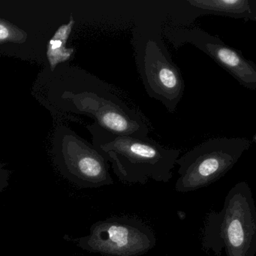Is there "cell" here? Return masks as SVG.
Instances as JSON below:
<instances>
[{"label":"cell","instance_id":"1","mask_svg":"<svg viewBox=\"0 0 256 256\" xmlns=\"http://www.w3.org/2000/svg\"><path fill=\"white\" fill-rule=\"evenodd\" d=\"M48 98L61 108L88 115L114 134L148 137L150 126L137 109L130 107L113 86L82 70L70 72V85L50 83Z\"/></svg>","mask_w":256,"mask_h":256},{"label":"cell","instance_id":"2","mask_svg":"<svg viewBox=\"0 0 256 256\" xmlns=\"http://www.w3.org/2000/svg\"><path fill=\"white\" fill-rule=\"evenodd\" d=\"M94 148L112 164L121 182L144 185L148 181L167 184L180 150L167 148L149 137L114 134L94 122L86 126Z\"/></svg>","mask_w":256,"mask_h":256},{"label":"cell","instance_id":"3","mask_svg":"<svg viewBox=\"0 0 256 256\" xmlns=\"http://www.w3.org/2000/svg\"><path fill=\"white\" fill-rule=\"evenodd\" d=\"M156 18H143L134 25L131 43L136 68L146 94L174 113L185 92L180 70L164 43L163 25Z\"/></svg>","mask_w":256,"mask_h":256},{"label":"cell","instance_id":"4","mask_svg":"<svg viewBox=\"0 0 256 256\" xmlns=\"http://www.w3.org/2000/svg\"><path fill=\"white\" fill-rule=\"evenodd\" d=\"M202 247L220 256H256V209L252 192L245 181L226 194L222 208L210 212L202 232Z\"/></svg>","mask_w":256,"mask_h":256},{"label":"cell","instance_id":"5","mask_svg":"<svg viewBox=\"0 0 256 256\" xmlns=\"http://www.w3.org/2000/svg\"><path fill=\"white\" fill-rule=\"evenodd\" d=\"M252 142L245 138H212L194 146L176 162L179 166L175 190L186 193L204 188L224 176Z\"/></svg>","mask_w":256,"mask_h":256},{"label":"cell","instance_id":"6","mask_svg":"<svg viewBox=\"0 0 256 256\" xmlns=\"http://www.w3.org/2000/svg\"><path fill=\"white\" fill-rule=\"evenodd\" d=\"M53 160L60 173L80 188H96L113 185L110 164L94 148L66 126L56 130Z\"/></svg>","mask_w":256,"mask_h":256},{"label":"cell","instance_id":"7","mask_svg":"<svg viewBox=\"0 0 256 256\" xmlns=\"http://www.w3.org/2000/svg\"><path fill=\"white\" fill-rule=\"evenodd\" d=\"M76 244L85 251L103 256H140L156 246V236L144 222L124 216L96 222Z\"/></svg>","mask_w":256,"mask_h":256},{"label":"cell","instance_id":"8","mask_svg":"<svg viewBox=\"0 0 256 256\" xmlns=\"http://www.w3.org/2000/svg\"><path fill=\"white\" fill-rule=\"evenodd\" d=\"M163 36L178 49L184 44H192L212 58L240 84L250 90H256V65L244 58L240 50L226 44L220 37L211 35L199 28L176 24L166 19Z\"/></svg>","mask_w":256,"mask_h":256},{"label":"cell","instance_id":"9","mask_svg":"<svg viewBox=\"0 0 256 256\" xmlns=\"http://www.w3.org/2000/svg\"><path fill=\"white\" fill-rule=\"evenodd\" d=\"M182 4L192 12L193 18L214 14L256 22V0H186Z\"/></svg>","mask_w":256,"mask_h":256},{"label":"cell","instance_id":"10","mask_svg":"<svg viewBox=\"0 0 256 256\" xmlns=\"http://www.w3.org/2000/svg\"><path fill=\"white\" fill-rule=\"evenodd\" d=\"M74 25V20L71 16L68 23L60 26L49 41L47 56L52 72L54 71L58 64L68 60L74 53V49L66 47Z\"/></svg>","mask_w":256,"mask_h":256},{"label":"cell","instance_id":"11","mask_svg":"<svg viewBox=\"0 0 256 256\" xmlns=\"http://www.w3.org/2000/svg\"><path fill=\"white\" fill-rule=\"evenodd\" d=\"M28 35L24 31L6 20L0 19V43L24 42Z\"/></svg>","mask_w":256,"mask_h":256},{"label":"cell","instance_id":"12","mask_svg":"<svg viewBox=\"0 0 256 256\" xmlns=\"http://www.w3.org/2000/svg\"><path fill=\"white\" fill-rule=\"evenodd\" d=\"M10 179V170L6 168L5 164L0 163V193L8 186Z\"/></svg>","mask_w":256,"mask_h":256}]
</instances>
